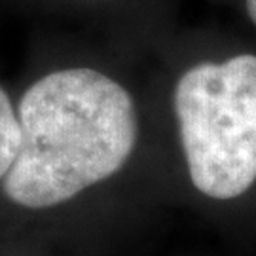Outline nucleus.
<instances>
[{
  "label": "nucleus",
  "mask_w": 256,
  "mask_h": 256,
  "mask_svg": "<svg viewBox=\"0 0 256 256\" xmlns=\"http://www.w3.org/2000/svg\"><path fill=\"white\" fill-rule=\"evenodd\" d=\"M174 112L194 186L212 200L243 196L256 182V55L186 70Z\"/></svg>",
  "instance_id": "f03ea898"
},
{
  "label": "nucleus",
  "mask_w": 256,
  "mask_h": 256,
  "mask_svg": "<svg viewBox=\"0 0 256 256\" xmlns=\"http://www.w3.org/2000/svg\"><path fill=\"white\" fill-rule=\"evenodd\" d=\"M245 8H247V14L250 21L256 25V0H245Z\"/></svg>",
  "instance_id": "20e7f679"
},
{
  "label": "nucleus",
  "mask_w": 256,
  "mask_h": 256,
  "mask_svg": "<svg viewBox=\"0 0 256 256\" xmlns=\"http://www.w3.org/2000/svg\"><path fill=\"white\" fill-rule=\"evenodd\" d=\"M21 150L4 194L27 209L72 200L116 174L137 144L138 118L126 88L93 68L46 74L21 97Z\"/></svg>",
  "instance_id": "f257e3e1"
},
{
  "label": "nucleus",
  "mask_w": 256,
  "mask_h": 256,
  "mask_svg": "<svg viewBox=\"0 0 256 256\" xmlns=\"http://www.w3.org/2000/svg\"><path fill=\"white\" fill-rule=\"evenodd\" d=\"M21 124L12 108L8 93L0 88V180L10 173L21 150Z\"/></svg>",
  "instance_id": "7ed1b4c3"
}]
</instances>
